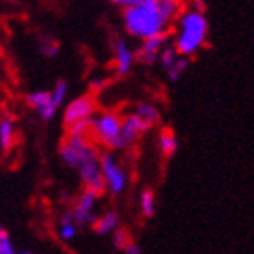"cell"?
<instances>
[{
	"mask_svg": "<svg viewBox=\"0 0 254 254\" xmlns=\"http://www.w3.org/2000/svg\"><path fill=\"white\" fill-rule=\"evenodd\" d=\"M122 251H124V253H127V254H140V253H142V251H140V247H138V245H134V244H131V242H129V244H127Z\"/></svg>",
	"mask_w": 254,
	"mask_h": 254,
	"instance_id": "23",
	"label": "cell"
},
{
	"mask_svg": "<svg viewBox=\"0 0 254 254\" xmlns=\"http://www.w3.org/2000/svg\"><path fill=\"white\" fill-rule=\"evenodd\" d=\"M76 171H78L80 180H82L85 189L93 190L98 196L106 192V180H104L100 169V151L96 149V145L80 160Z\"/></svg>",
	"mask_w": 254,
	"mask_h": 254,
	"instance_id": "5",
	"label": "cell"
},
{
	"mask_svg": "<svg viewBox=\"0 0 254 254\" xmlns=\"http://www.w3.org/2000/svg\"><path fill=\"white\" fill-rule=\"evenodd\" d=\"M67 91H69L67 82L60 80V82H57L53 85L51 91L38 89L29 93L27 95V106L33 107L40 115V118H42L44 122H51L57 117L60 107L64 106L65 98H67Z\"/></svg>",
	"mask_w": 254,
	"mask_h": 254,
	"instance_id": "3",
	"label": "cell"
},
{
	"mask_svg": "<svg viewBox=\"0 0 254 254\" xmlns=\"http://www.w3.org/2000/svg\"><path fill=\"white\" fill-rule=\"evenodd\" d=\"M113 4H117V5H120V7H127V5H131V4H134L136 0H111Z\"/></svg>",
	"mask_w": 254,
	"mask_h": 254,
	"instance_id": "24",
	"label": "cell"
},
{
	"mask_svg": "<svg viewBox=\"0 0 254 254\" xmlns=\"http://www.w3.org/2000/svg\"><path fill=\"white\" fill-rule=\"evenodd\" d=\"M40 51H42L46 57H55V55L59 53V44L53 42L51 38L42 40V42H40Z\"/></svg>",
	"mask_w": 254,
	"mask_h": 254,
	"instance_id": "22",
	"label": "cell"
},
{
	"mask_svg": "<svg viewBox=\"0 0 254 254\" xmlns=\"http://www.w3.org/2000/svg\"><path fill=\"white\" fill-rule=\"evenodd\" d=\"M122 117L115 111L95 113L91 117V138L107 149H117Z\"/></svg>",
	"mask_w": 254,
	"mask_h": 254,
	"instance_id": "4",
	"label": "cell"
},
{
	"mask_svg": "<svg viewBox=\"0 0 254 254\" xmlns=\"http://www.w3.org/2000/svg\"><path fill=\"white\" fill-rule=\"evenodd\" d=\"M96 113V104L93 100V96H78L71 100L64 109V124L65 127H71L73 124L80 122V120H87Z\"/></svg>",
	"mask_w": 254,
	"mask_h": 254,
	"instance_id": "9",
	"label": "cell"
},
{
	"mask_svg": "<svg viewBox=\"0 0 254 254\" xmlns=\"http://www.w3.org/2000/svg\"><path fill=\"white\" fill-rule=\"evenodd\" d=\"M113 234H115V236H113V244H115V247L122 251L124 247L129 244V234H127L124 229H117V231H113Z\"/></svg>",
	"mask_w": 254,
	"mask_h": 254,
	"instance_id": "21",
	"label": "cell"
},
{
	"mask_svg": "<svg viewBox=\"0 0 254 254\" xmlns=\"http://www.w3.org/2000/svg\"><path fill=\"white\" fill-rule=\"evenodd\" d=\"M100 169L106 180V189L115 196L122 194L127 187V173L113 151L100 153Z\"/></svg>",
	"mask_w": 254,
	"mask_h": 254,
	"instance_id": "6",
	"label": "cell"
},
{
	"mask_svg": "<svg viewBox=\"0 0 254 254\" xmlns=\"http://www.w3.org/2000/svg\"><path fill=\"white\" fill-rule=\"evenodd\" d=\"M132 113L142 118L151 129L160 122V109L154 104H151V102H140V104H136Z\"/></svg>",
	"mask_w": 254,
	"mask_h": 254,
	"instance_id": "14",
	"label": "cell"
},
{
	"mask_svg": "<svg viewBox=\"0 0 254 254\" xmlns=\"http://www.w3.org/2000/svg\"><path fill=\"white\" fill-rule=\"evenodd\" d=\"M178 57H180V55L176 53L175 46H167V44H165L164 48H162V51H160V55H158V62L162 64L164 71H169V69L175 65V62H176Z\"/></svg>",
	"mask_w": 254,
	"mask_h": 254,
	"instance_id": "18",
	"label": "cell"
},
{
	"mask_svg": "<svg viewBox=\"0 0 254 254\" xmlns=\"http://www.w3.org/2000/svg\"><path fill=\"white\" fill-rule=\"evenodd\" d=\"M118 225H120V218L115 211H107L100 216L95 218L93 222V229H95L96 234H111L113 231H117Z\"/></svg>",
	"mask_w": 254,
	"mask_h": 254,
	"instance_id": "12",
	"label": "cell"
},
{
	"mask_svg": "<svg viewBox=\"0 0 254 254\" xmlns=\"http://www.w3.org/2000/svg\"><path fill=\"white\" fill-rule=\"evenodd\" d=\"M0 231H2V227H0Z\"/></svg>",
	"mask_w": 254,
	"mask_h": 254,
	"instance_id": "25",
	"label": "cell"
},
{
	"mask_svg": "<svg viewBox=\"0 0 254 254\" xmlns=\"http://www.w3.org/2000/svg\"><path fill=\"white\" fill-rule=\"evenodd\" d=\"M151 127L143 122L142 118L134 115V113H127L122 117V127H120V136H118L117 149H129L131 145L138 142V138L143 132H147Z\"/></svg>",
	"mask_w": 254,
	"mask_h": 254,
	"instance_id": "7",
	"label": "cell"
},
{
	"mask_svg": "<svg viewBox=\"0 0 254 254\" xmlns=\"http://www.w3.org/2000/svg\"><path fill=\"white\" fill-rule=\"evenodd\" d=\"M158 149L165 158L175 156V153L178 151V140H176L175 132L171 131V129H164L158 134Z\"/></svg>",
	"mask_w": 254,
	"mask_h": 254,
	"instance_id": "16",
	"label": "cell"
},
{
	"mask_svg": "<svg viewBox=\"0 0 254 254\" xmlns=\"http://www.w3.org/2000/svg\"><path fill=\"white\" fill-rule=\"evenodd\" d=\"M113 60H115V71H117L118 76L129 74L136 59H134V51L127 44L126 38L117 37L113 40Z\"/></svg>",
	"mask_w": 254,
	"mask_h": 254,
	"instance_id": "11",
	"label": "cell"
},
{
	"mask_svg": "<svg viewBox=\"0 0 254 254\" xmlns=\"http://www.w3.org/2000/svg\"><path fill=\"white\" fill-rule=\"evenodd\" d=\"M96 201H98V194L93 192V190L85 189L84 192H80V196L74 201V207L71 211V216L76 222L78 227H87V225H93L95 222V209H96Z\"/></svg>",
	"mask_w": 254,
	"mask_h": 254,
	"instance_id": "8",
	"label": "cell"
},
{
	"mask_svg": "<svg viewBox=\"0 0 254 254\" xmlns=\"http://www.w3.org/2000/svg\"><path fill=\"white\" fill-rule=\"evenodd\" d=\"M15 245L11 242L9 234L5 233L4 229L0 231V254H15Z\"/></svg>",
	"mask_w": 254,
	"mask_h": 254,
	"instance_id": "20",
	"label": "cell"
},
{
	"mask_svg": "<svg viewBox=\"0 0 254 254\" xmlns=\"http://www.w3.org/2000/svg\"><path fill=\"white\" fill-rule=\"evenodd\" d=\"M209 24H207L205 13L196 7H189L178 15V31L175 38L176 53L182 57H192L198 49L205 44Z\"/></svg>",
	"mask_w": 254,
	"mask_h": 254,
	"instance_id": "2",
	"label": "cell"
},
{
	"mask_svg": "<svg viewBox=\"0 0 254 254\" xmlns=\"http://www.w3.org/2000/svg\"><path fill=\"white\" fill-rule=\"evenodd\" d=\"M16 138V126L13 117L9 115H4L0 118V147L4 151H9L11 145L15 143Z\"/></svg>",
	"mask_w": 254,
	"mask_h": 254,
	"instance_id": "13",
	"label": "cell"
},
{
	"mask_svg": "<svg viewBox=\"0 0 254 254\" xmlns=\"http://www.w3.org/2000/svg\"><path fill=\"white\" fill-rule=\"evenodd\" d=\"M167 38H169V33H160V35H154V37L143 38L140 49L134 53V59L138 62H142L143 65H153V64H156L158 62L160 51L167 44Z\"/></svg>",
	"mask_w": 254,
	"mask_h": 254,
	"instance_id": "10",
	"label": "cell"
},
{
	"mask_svg": "<svg viewBox=\"0 0 254 254\" xmlns=\"http://www.w3.org/2000/svg\"><path fill=\"white\" fill-rule=\"evenodd\" d=\"M124 27L134 38H149L160 33H169L171 22L162 15L158 0H136L124 7Z\"/></svg>",
	"mask_w": 254,
	"mask_h": 254,
	"instance_id": "1",
	"label": "cell"
},
{
	"mask_svg": "<svg viewBox=\"0 0 254 254\" xmlns=\"http://www.w3.org/2000/svg\"><path fill=\"white\" fill-rule=\"evenodd\" d=\"M76 234H78V225H76V222L73 220L71 212H69V214H64V216L60 218L59 225H57V236H59V240H62V242H71L73 238H76Z\"/></svg>",
	"mask_w": 254,
	"mask_h": 254,
	"instance_id": "15",
	"label": "cell"
},
{
	"mask_svg": "<svg viewBox=\"0 0 254 254\" xmlns=\"http://www.w3.org/2000/svg\"><path fill=\"white\" fill-rule=\"evenodd\" d=\"M140 211L145 218H151L156 211V196L151 189L142 190L140 194Z\"/></svg>",
	"mask_w": 254,
	"mask_h": 254,
	"instance_id": "17",
	"label": "cell"
},
{
	"mask_svg": "<svg viewBox=\"0 0 254 254\" xmlns=\"http://www.w3.org/2000/svg\"><path fill=\"white\" fill-rule=\"evenodd\" d=\"M187 67H189V57H182V55H180V57L176 59L175 65H173L169 71H165V73H167V76H169L171 82H176L182 74L186 73Z\"/></svg>",
	"mask_w": 254,
	"mask_h": 254,
	"instance_id": "19",
	"label": "cell"
}]
</instances>
